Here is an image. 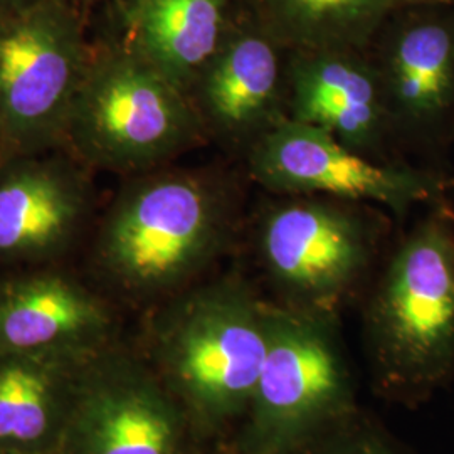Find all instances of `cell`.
Masks as SVG:
<instances>
[{"label": "cell", "instance_id": "obj_9", "mask_svg": "<svg viewBox=\"0 0 454 454\" xmlns=\"http://www.w3.org/2000/svg\"><path fill=\"white\" fill-rule=\"evenodd\" d=\"M372 238L357 214L320 199L283 202L261 223L262 264L288 303L333 313L365 273Z\"/></svg>", "mask_w": 454, "mask_h": 454}, {"label": "cell", "instance_id": "obj_18", "mask_svg": "<svg viewBox=\"0 0 454 454\" xmlns=\"http://www.w3.org/2000/svg\"><path fill=\"white\" fill-rule=\"evenodd\" d=\"M296 454H399L377 427L348 416Z\"/></svg>", "mask_w": 454, "mask_h": 454}, {"label": "cell", "instance_id": "obj_10", "mask_svg": "<svg viewBox=\"0 0 454 454\" xmlns=\"http://www.w3.org/2000/svg\"><path fill=\"white\" fill-rule=\"evenodd\" d=\"M95 212L90 168L48 150L0 162V264H46L80 239Z\"/></svg>", "mask_w": 454, "mask_h": 454}, {"label": "cell", "instance_id": "obj_15", "mask_svg": "<svg viewBox=\"0 0 454 454\" xmlns=\"http://www.w3.org/2000/svg\"><path fill=\"white\" fill-rule=\"evenodd\" d=\"M95 356L0 354V453H59L84 367Z\"/></svg>", "mask_w": 454, "mask_h": 454}, {"label": "cell", "instance_id": "obj_22", "mask_svg": "<svg viewBox=\"0 0 454 454\" xmlns=\"http://www.w3.org/2000/svg\"><path fill=\"white\" fill-rule=\"evenodd\" d=\"M0 152H2V127H0Z\"/></svg>", "mask_w": 454, "mask_h": 454}, {"label": "cell", "instance_id": "obj_3", "mask_svg": "<svg viewBox=\"0 0 454 454\" xmlns=\"http://www.w3.org/2000/svg\"><path fill=\"white\" fill-rule=\"evenodd\" d=\"M204 133L189 95L120 41L91 48L63 148L90 170L138 176Z\"/></svg>", "mask_w": 454, "mask_h": 454}, {"label": "cell", "instance_id": "obj_12", "mask_svg": "<svg viewBox=\"0 0 454 454\" xmlns=\"http://www.w3.org/2000/svg\"><path fill=\"white\" fill-rule=\"evenodd\" d=\"M281 46L260 26L229 31L189 90L206 133L251 146L286 118Z\"/></svg>", "mask_w": 454, "mask_h": 454}, {"label": "cell", "instance_id": "obj_21", "mask_svg": "<svg viewBox=\"0 0 454 454\" xmlns=\"http://www.w3.org/2000/svg\"><path fill=\"white\" fill-rule=\"evenodd\" d=\"M80 2H93V0H74V4H76V5H78Z\"/></svg>", "mask_w": 454, "mask_h": 454}, {"label": "cell", "instance_id": "obj_4", "mask_svg": "<svg viewBox=\"0 0 454 454\" xmlns=\"http://www.w3.org/2000/svg\"><path fill=\"white\" fill-rule=\"evenodd\" d=\"M380 387L419 401L454 372V226L433 214L397 247L367 315Z\"/></svg>", "mask_w": 454, "mask_h": 454}, {"label": "cell", "instance_id": "obj_5", "mask_svg": "<svg viewBox=\"0 0 454 454\" xmlns=\"http://www.w3.org/2000/svg\"><path fill=\"white\" fill-rule=\"evenodd\" d=\"M268 348L234 454H296L354 414L333 313L266 303Z\"/></svg>", "mask_w": 454, "mask_h": 454}, {"label": "cell", "instance_id": "obj_14", "mask_svg": "<svg viewBox=\"0 0 454 454\" xmlns=\"http://www.w3.org/2000/svg\"><path fill=\"white\" fill-rule=\"evenodd\" d=\"M392 129L436 138L454 121V27L426 19L399 29L377 63Z\"/></svg>", "mask_w": 454, "mask_h": 454}, {"label": "cell", "instance_id": "obj_16", "mask_svg": "<svg viewBox=\"0 0 454 454\" xmlns=\"http://www.w3.org/2000/svg\"><path fill=\"white\" fill-rule=\"evenodd\" d=\"M229 0H127L121 39L189 95L227 33Z\"/></svg>", "mask_w": 454, "mask_h": 454}, {"label": "cell", "instance_id": "obj_1", "mask_svg": "<svg viewBox=\"0 0 454 454\" xmlns=\"http://www.w3.org/2000/svg\"><path fill=\"white\" fill-rule=\"evenodd\" d=\"M268 348L266 303L238 279L180 293L150 326L152 369L195 434L238 427Z\"/></svg>", "mask_w": 454, "mask_h": 454}, {"label": "cell", "instance_id": "obj_11", "mask_svg": "<svg viewBox=\"0 0 454 454\" xmlns=\"http://www.w3.org/2000/svg\"><path fill=\"white\" fill-rule=\"evenodd\" d=\"M110 303L61 270L0 276V354L88 357L114 345Z\"/></svg>", "mask_w": 454, "mask_h": 454}, {"label": "cell", "instance_id": "obj_20", "mask_svg": "<svg viewBox=\"0 0 454 454\" xmlns=\"http://www.w3.org/2000/svg\"><path fill=\"white\" fill-rule=\"evenodd\" d=\"M444 4V2H453V0H399V4Z\"/></svg>", "mask_w": 454, "mask_h": 454}, {"label": "cell", "instance_id": "obj_7", "mask_svg": "<svg viewBox=\"0 0 454 454\" xmlns=\"http://www.w3.org/2000/svg\"><path fill=\"white\" fill-rule=\"evenodd\" d=\"M194 434L152 365L110 345L84 367L58 454H195Z\"/></svg>", "mask_w": 454, "mask_h": 454}, {"label": "cell", "instance_id": "obj_13", "mask_svg": "<svg viewBox=\"0 0 454 454\" xmlns=\"http://www.w3.org/2000/svg\"><path fill=\"white\" fill-rule=\"evenodd\" d=\"M286 120L330 133L369 153L392 130L377 63L356 49L292 51Z\"/></svg>", "mask_w": 454, "mask_h": 454}, {"label": "cell", "instance_id": "obj_6", "mask_svg": "<svg viewBox=\"0 0 454 454\" xmlns=\"http://www.w3.org/2000/svg\"><path fill=\"white\" fill-rule=\"evenodd\" d=\"M90 56L71 0H39L0 16V162L63 148Z\"/></svg>", "mask_w": 454, "mask_h": 454}, {"label": "cell", "instance_id": "obj_2", "mask_svg": "<svg viewBox=\"0 0 454 454\" xmlns=\"http://www.w3.org/2000/svg\"><path fill=\"white\" fill-rule=\"evenodd\" d=\"M231 206L217 182L187 170H150L114 195L95 241V264L118 292H179L223 251Z\"/></svg>", "mask_w": 454, "mask_h": 454}, {"label": "cell", "instance_id": "obj_19", "mask_svg": "<svg viewBox=\"0 0 454 454\" xmlns=\"http://www.w3.org/2000/svg\"><path fill=\"white\" fill-rule=\"evenodd\" d=\"M39 0H0V16L2 14H9V12H16L20 9H26L29 5H33Z\"/></svg>", "mask_w": 454, "mask_h": 454}, {"label": "cell", "instance_id": "obj_23", "mask_svg": "<svg viewBox=\"0 0 454 454\" xmlns=\"http://www.w3.org/2000/svg\"><path fill=\"white\" fill-rule=\"evenodd\" d=\"M0 454H12V453H0Z\"/></svg>", "mask_w": 454, "mask_h": 454}, {"label": "cell", "instance_id": "obj_8", "mask_svg": "<svg viewBox=\"0 0 454 454\" xmlns=\"http://www.w3.org/2000/svg\"><path fill=\"white\" fill-rule=\"evenodd\" d=\"M249 170L278 194L373 202L397 215L442 194V180L434 174L372 162L330 133L286 118L249 146Z\"/></svg>", "mask_w": 454, "mask_h": 454}, {"label": "cell", "instance_id": "obj_17", "mask_svg": "<svg viewBox=\"0 0 454 454\" xmlns=\"http://www.w3.org/2000/svg\"><path fill=\"white\" fill-rule=\"evenodd\" d=\"M399 0H256L260 27L283 49L362 51Z\"/></svg>", "mask_w": 454, "mask_h": 454}]
</instances>
